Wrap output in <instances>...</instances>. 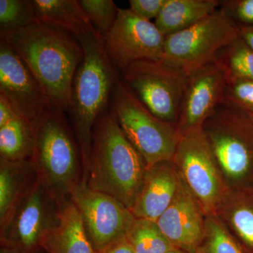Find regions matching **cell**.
Masks as SVG:
<instances>
[{
    "instance_id": "ffe728a7",
    "label": "cell",
    "mask_w": 253,
    "mask_h": 253,
    "mask_svg": "<svg viewBox=\"0 0 253 253\" xmlns=\"http://www.w3.org/2000/svg\"><path fill=\"white\" fill-rule=\"evenodd\" d=\"M219 0H166L155 25L165 36L185 30L211 16Z\"/></svg>"
},
{
    "instance_id": "7a4b0ae2",
    "label": "cell",
    "mask_w": 253,
    "mask_h": 253,
    "mask_svg": "<svg viewBox=\"0 0 253 253\" xmlns=\"http://www.w3.org/2000/svg\"><path fill=\"white\" fill-rule=\"evenodd\" d=\"M146 169L144 158L123 132L110 105L93 128L89 167L83 183L131 210Z\"/></svg>"
},
{
    "instance_id": "9c48e42d",
    "label": "cell",
    "mask_w": 253,
    "mask_h": 253,
    "mask_svg": "<svg viewBox=\"0 0 253 253\" xmlns=\"http://www.w3.org/2000/svg\"><path fill=\"white\" fill-rule=\"evenodd\" d=\"M188 78L164 61H141L123 70L121 80L156 117L176 126Z\"/></svg>"
},
{
    "instance_id": "ac0fdd59",
    "label": "cell",
    "mask_w": 253,
    "mask_h": 253,
    "mask_svg": "<svg viewBox=\"0 0 253 253\" xmlns=\"http://www.w3.org/2000/svg\"><path fill=\"white\" fill-rule=\"evenodd\" d=\"M38 22L76 38L96 31L78 0H33Z\"/></svg>"
},
{
    "instance_id": "836d02e7",
    "label": "cell",
    "mask_w": 253,
    "mask_h": 253,
    "mask_svg": "<svg viewBox=\"0 0 253 253\" xmlns=\"http://www.w3.org/2000/svg\"><path fill=\"white\" fill-rule=\"evenodd\" d=\"M0 253H23L18 250L10 249V248L5 247V246H1Z\"/></svg>"
},
{
    "instance_id": "2e32d148",
    "label": "cell",
    "mask_w": 253,
    "mask_h": 253,
    "mask_svg": "<svg viewBox=\"0 0 253 253\" xmlns=\"http://www.w3.org/2000/svg\"><path fill=\"white\" fill-rule=\"evenodd\" d=\"M179 183L172 160L147 168L140 192L130 210L133 215L157 221L172 203Z\"/></svg>"
},
{
    "instance_id": "f546056e",
    "label": "cell",
    "mask_w": 253,
    "mask_h": 253,
    "mask_svg": "<svg viewBox=\"0 0 253 253\" xmlns=\"http://www.w3.org/2000/svg\"><path fill=\"white\" fill-rule=\"evenodd\" d=\"M166 0H129V9L146 21L158 17Z\"/></svg>"
},
{
    "instance_id": "6da1fadb",
    "label": "cell",
    "mask_w": 253,
    "mask_h": 253,
    "mask_svg": "<svg viewBox=\"0 0 253 253\" xmlns=\"http://www.w3.org/2000/svg\"><path fill=\"white\" fill-rule=\"evenodd\" d=\"M0 36L41 83L53 106L67 114L73 79L84 58L77 38L39 22Z\"/></svg>"
},
{
    "instance_id": "d6a6232c",
    "label": "cell",
    "mask_w": 253,
    "mask_h": 253,
    "mask_svg": "<svg viewBox=\"0 0 253 253\" xmlns=\"http://www.w3.org/2000/svg\"><path fill=\"white\" fill-rule=\"evenodd\" d=\"M240 36L253 49V26H239Z\"/></svg>"
},
{
    "instance_id": "603a6c76",
    "label": "cell",
    "mask_w": 253,
    "mask_h": 253,
    "mask_svg": "<svg viewBox=\"0 0 253 253\" xmlns=\"http://www.w3.org/2000/svg\"><path fill=\"white\" fill-rule=\"evenodd\" d=\"M126 239L134 253H166L174 248L157 222L147 219L135 218Z\"/></svg>"
},
{
    "instance_id": "cb8c5ba5",
    "label": "cell",
    "mask_w": 253,
    "mask_h": 253,
    "mask_svg": "<svg viewBox=\"0 0 253 253\" xmlns=\"http://www.w3.org/2000/svg\"><path fill=\"white\" fill-rule=\"evenodd\" d=\"M214 61L224 70L227 78L253 81V49L241 36L221 50Z\"/></svg>"
},
{
    "instance_id": "f1b7e54d",
    "label": "cell",
    "mask_w": 253,
    "mask_h": 253,
    "mask_svg": "<svg viewBox=\"0 0 253 253\" xmlns=\"http://www.w3.org/2000/svg\"><path fill=\"white\" fill-rule=\"evenodd\" d=\"M219 8L241 26H253V0H222Z\"/></svg>"
},
{
    "instance_id": "e0dca14e",
    "label": "cell",
    "mask_w": 253,
    "mask_h": 253,
    "mask_svg": "<svg viewBox=\"0 0 253 253\" xmlns=\"http://www.w3.org/2000/svg\"><path fill=\"white\" fill-rule=\"evenodd\" d=\"M60 205L59 224L44 238L41 249L47 253H96L72 200L68 199Z\"/></svg>"
},
{
    "instance_id": "52a82bcc",
    "label": "cell",
    "mask_w": 253,
    "mask_h": 253,
    "mask_svg": "<svg viewBox=\"0 0 253 253\" xmlns=\"http://www.w3.org/2000/svg\"><path fill=\"white\" fill-rule=\"evenodd\" d=\"M239 37V25L219 8L194 26L166 36L162 61L189 76L214 61Z\"/></svg>"
},
{
    "instance_id": "8fae6325",
    "label": "cell",
    "mask_w": 253,
    "mask_h": 253,
    "mask_svg": "<svg viewBox=\"0 0 253 253\" xmlns=\"http://www.w3.org/2000/svg\"><path fill=\"white\" fill-rule=\"evenodd\" d=\"M96 252L126 239L135 217L123 203L82 183L71 195Z\"/></svg>"
},
{
    "instance_id": "3957f363",
    "label": "cell",
    "mask_w": 253,
    "mask_h": 253,
    "mask_svg": "<svg viewBox=\"0 0 253 253\" xmlns=\"http://www.w3.org/2000/svg\"><path fill=\"white\" fill-rule=\"evenodd\" d=\"M78 40L84 58L73 79L67 116L81 148L84 181L89 167L93 128L99 116L109 109L121 76L98 32H91Z\"/></svg>"
},
{
    "instance_id": "1f68e13d",
    "label": "cell",
    "mask_w": 253,
    "mask_h": 253,
    "mask_svg": "<svg viewBox=\"0 0 253 253\" xmlns=\"http://www.w3.org/2000/svg\"><path fill=\"white\" fill-rule=\"evenodd\" d=\"M96 253H134L131 248L130 244L128 242L127 240L126 239H123L122 241L116 243L111 247L104 250V251H100V252H96Z\"/></svg>"
},
{
    "instance_id": "d4e9b609",
    "label": "cell",
    "mask_w": 253,
    "mask_h": 253,
    "mask_svg": "<svg viewBox=\"0 0 253 253\" xmlns=\"http://www.w3.org/2000/svg\"><path fill=\"white\" fill-rule=\"evenodd\" d=\"M201 252L244 253L234 236L216 214L206 216L204 239L199 251Z\"/></svg>"
},
{
    "instance_id": "83f0119b",
    "label": "cell",
    "mask_w": 253,
    "mask_h": 253,
    "mask_svg": "<svg viewBox=\"0 0 253 253\" xmlns=\"http://www.w3.org/2000/svg\"><path fill=\"white\" fill-rule=\"evenodd\" d=\"M224 101L252 116L253 81L241 78H227Z\"/></svg>"
},
{
    "instance_id": "277c9868",
    "label": "cell",
    "mask_w": 253,
    "mask_h": 253,
    "mask_svg": "<svg viewBox=\"0 0 253 253\" xmlns=\"http://www.w3.org/2000/svg\"><path fill=\"white\" fill-rule=\"evenodd\" d=\"M33 161L38 178L59 203L83 181L81 148L67 114L52 106L33 126Z\"/></svg>"
},
{
    "instance_id": "9a60e30c",
    "label": "cell",
    "mask_w": 253,
    "mask_h": 253,
    "mask_svg": "<svg viewBox=\"0 0 253 253\" xmlns=\"http://www.w3.org/2000/svg\"><path fill=\"white\" fill-rule=\"evenodd\" d=\"M205 221L202 209L180 179L172 203L156 221L158 226L173 247L198 253L204 239Z\"/></svg>"
},
{
    "instance_id": "4316f807",
    "label": "cell",
    "mask_w": 253,
    "mask_h": 253,
    "mask_svg": "<svg viewBox=\"0 0 253 253\" xmlns=\"http://www.w3.org/2000/svg\"><path fill=\"white\" fill-rule=\"evenodd\" d=\"M93 27L104 37L112 28L119 8L112 0H78Z\"/></svg>"
},
{
    "instance_id": "44dd1931",
    "label": "cell",
    "mask_w": 253,
    "mask_h": 253,
    "mask_svg": "<svg viewBox=\"0 0 253 253\" xmlns=\"http://www.w3.org/2000/svg\"><path fill=\"white\" fill-rule=\"evenodd\" d=\"M216 215L253 251V189L228 191Z\"/></svg>"
},
{
    "instance_id": "7402d4cb",
    "label": "cell",
    "mask_w": 253,
    "mask_h": 253,
    "mask_svg": "<svg viewBox=\"0 0 253 253\" xmlns=\"http://www.w3.org/2000/svg\"><path fill=\"white\" fill-rule=\"evenodd\" d=\"M34 151L33 126L20 117L0 126V158L9 161L31 160Z\"/></svg>"
},
{
    "instance_id": "d6986e66",
    "label": "cell",
    "mask_w": 253,
    "mask_h": 253,
    "mask_svg": "<svg viewBox=\"0 0 253 253\" xmlns=\"http://www.w3.org/2000/svg\"><path fill=\"white\" fill-rule=\"evenodd\" d=\"M38 179L31 160L9 161L0 158V224Z\"/></svg>"
},
{
    "instance_id": "8992f818",
    "label": "cell",
    "mask_w": 253,
    "mask_h": 253,
    "mask_svg": "<svg viewBox=\"0 0 253 253\" xmlns=\"http://www.w3.org/2000/svg\"><path fill=\"white\" fill-rule=\"evenodd\" d=\"M111 107L147 168L172 161L179 139L176 126L153 114L126 87L121 77L113 89Z\"/></svg>"
},
{
    "instance_id": "7c38bea8",
    "label": "cell",
    "mask_w": 253,
    "mask_h": 253,
    "mask_svg": "<svg viewBox=\"0 0 253 253\" xmlns=\"http://www.w3.org/2000/svg\"><path fill=\"white\" fill-rule=\"evenodd\" d=\"M104 38L115 67L122 71L141 61H162L166 36L157 26L129 9H118L112 28Z\"/></svg>"
},
{
    "instance_id": "5b68a950",
    "label": "cell",
    "mask_w": 253,
    "mask_h": 253,
    "mask_svg": "<svg viewBox=\"0 0 253 253\" xmlns=\"http://www.w3.org/2000/svg\"><path fill=\"white\" fill-rule=\"evenodd\" d=\"M202 131L229 191L253 189V121L251 115L224 101Z\"/></svg>"
},
{
    "instance_id": "ba28073f",
    "label": "cell",
    "mask_w": 253,
    "mask_h": 253,
    "mask_svg": "<svg viewBox=\"0 0 253 253\" xmlns=\"http://www.w3.org/2000/svg\"><path fill=\"white\" fill-rule=\"evenodd\" d=\"M172 161L205 215L216 214L229 189L202 129L179 136Z\"/></svg>"
},
{
    "instance_id": "30bf717a",
    "label": "cell",
    "mask_w": 253,
    "mask_h": 253,
    "mask_svg": "<svg viewBox=\"0 0 253 253\" xmlns=\"http://www.w3.org/2000/svg\"><path fill=\"white\" fill-rule=\"evenodd\" d=\"M61 205L39 178L0 224L1 246L36 253L44 238L59 224Z\"/></svg>"
},
{
    "instance_id": "4fadbf2b",
    "label": "cell",
    "mask_w": 253,
    "mask_h": 253,
    "mask_svg": "<svg viewBox=\"0 0 253 253\" xmlns=\"http://www.w3.org/2000/svg\"><path fill=\"white\" fill-rule=\"evenodd\" d=\"M0 94L16 115L34 126L53 105L42 86L14 49L0 41Z\"/></svg>"
},
{
    "instance_id": "5bb4252c",
    "label": "cell",
    "mask_w": 253,
    "mask_h": 253,
    "mask_svg": "<svg viewBox=\"0 0 253 253\" xmlns=\"http://www.w3.org/2000/svg\"><path fill=\"white\" fill-rule=\"evenodd\" d=\"M226 83V73L215 61L189 75L176 123L179 136L202 129L224 102Z\"/></svg>"
},
{
    "instance_id": "d590c367",
    "label": "cell",
    "mask_w": 253,
    "mask_h": 253,
    "mask_svg": "<svg viewBox=\"0 0 253 253\" xmlns=\"http://www.w3.org/2000/svg\"><path fill=\"white\" fill-rule=\"evenodd\" d=\"M251 116V118H252V119H253V115H252V116Z\"/></svg>"
},
{
    "instance_id": "4dcf8cb0",
    "label": "cell",
    "mask_w": 253,
    "mask_h": 253,
    "mask_svg": "<svg viewBox=\"0 0 253 253\" xmlns=\"http://www.w3.org/2000/svg\"><path fill=\"white\" fill-rule=\"evenodd\" d=\"M18 117L9 101L0 94V126H5Z\"/></svg>"
},
{
    "instance_id": "484cf974",
    "label": "cell",
    "mask_w": 253,
    "mask_h": 253,
    "mask_svg": "<svg viewBox=\"0 0 253 253\" xmlns=\"http://www.w3.org/2000/svg\"><path fill=\"white\" fill-rule=\"evenodd\" d=\"M38 22L33 0H0V34Z\"/></svg>"
},
{
    "instance_id": "e575fe53",
    "label": "cell",
    "mask_w": 253,
    "mask_h": 253,
    "mask_svg": "<svg viewBox=\"0 0 253 253\" xmlns=\"http://www.w3.org/2000/svg\"><path fill=\"white\" fill-rule=\"evenodd\" d=\"M166 253H187L184 252V251H181V250L176 249V248H173V249L169 250V251H168V252Z\"/></svg>"
}]
</instances>
